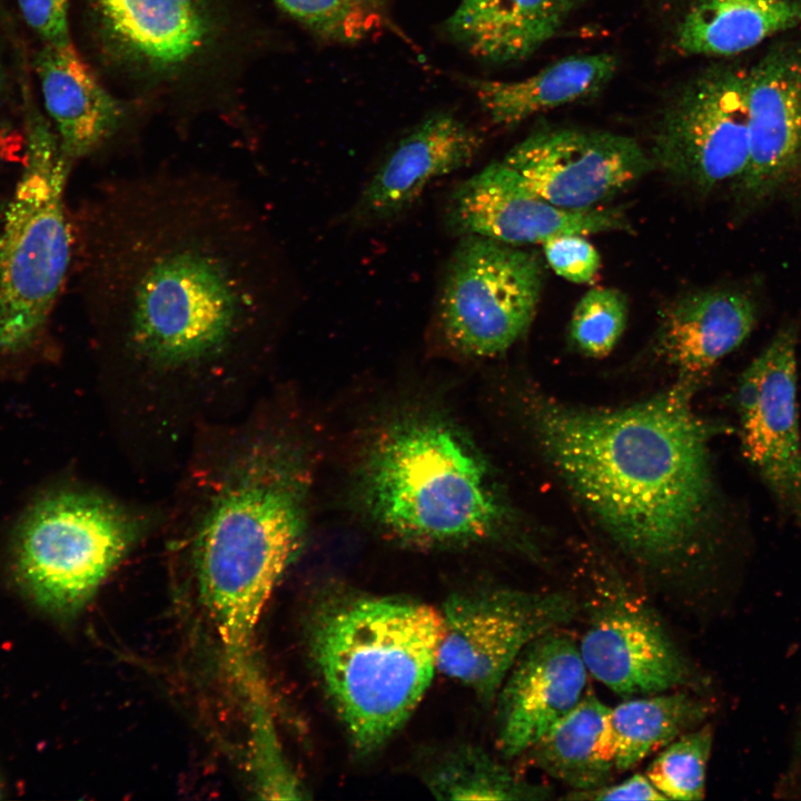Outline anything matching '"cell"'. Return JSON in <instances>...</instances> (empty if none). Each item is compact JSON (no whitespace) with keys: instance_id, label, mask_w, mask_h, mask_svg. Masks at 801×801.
<instances>
[{"instance_id":"cell-1","label":"cell","mask_w":801,"mask_h":801,"mask_svg":"<svg viewBox=\"0 0 801 801\" xmlns=\"http://www.w3.org/2000/svg\"><path fill=\"white\" fill-rule=\"evenodd\" d=\"M98 323L116 360L192 378L257 359L278 325L283 277L258 209L200 171L116 178L93 217Z\"/></svg>"},{"instance_id":"cell-2","label":"cell","mask_w":801,"mask_h":801,"mask_svg":"<svg viewBox=\"0 0 801 801\" xmlns=\"http://www.w3.org/2000/svg\"><path fill=\"white\" fill-rule=\"evenodd\" d=\"M683 380L616 409L527 399L543 452L625 553L659 570L696 555L713 514L709 444L724 426L698 416Z\"/></svg>"},{"instance_id":"cell-3","label":"cell","mask_w":801,"mask_h":801,"mask_svg":"<svg viewBox=\"0 0 801 801\" xmlns=\"http://www.w3.org/2000/svg\"><path fill=\"white\" fill-rule=\"evenodd\" d=\"M194 523L199 597L241 693L259 688L255 634L276 585L299 554L312 484L301 444L255 431L222 459Z\"/></svg>"},{"instance_id":"cell-4","label":"cell","mask_w":801,"mask_h":801,"mask_svg":"<svg viewBox=\"0 0 801 801\" xmlns=\"http://www.w3.org/2000/svg\"><path fill=\"white\" fill-rule=\"evenodd\" d=\"M441 615L417 599L329 586L308 619L310 659L353 750L380 751L437 673Z\"/></svg>"},{"instance_id":"cell-5","label":"cell","mask_w":801,"mask_h":801,"mask_svg":"<svg viewBox=\"0 0 801 801\" xmlns=\"http://www.w3.org/2000/svg\"><path fill=\"white\" fill-rule=\"evenodd\" d=\"M356 505L380 532L414 547L500 542L510 515L487 462L451 418L411 408L366 442L353 479Z\"/></svg>"},{"instance_id":"cell-6","label":"cell","mask_w":801,"mask_h":801,"mask_svg":"<svg viewBox=\"0 0 801 801\" xmlns=\"http://www.w3.org/2000/svg\"><path fill=\"white\" fill-rule=\"evenodd\" d=\"M26 161L0 227V354L41 337L72 254L65 188L72 162L24 90Z\"/></svg>"},{"instance_id":"cell-7","label":"cell","mask_w":801,"mask_h":801,"mask_svg":"<svg viewBox=\"0 0 801 801\" xmlns=\"http://www.w3.org/2000/svg\"><path fill=\"white\" fill-rule=\"evenodd\" d=\"M139 521L83 490L39 498L14 537L17 575L38 604L56 613L83 606L137 538Z\"/></svg>"},{"instance_id":"cell-8","label":"cell","mask_w":801,"mask_h":801,"mask_svg":"<svg viewBox=\"0 0 801 801\" xmlns=\"http://www.w3.org/2000/svg\"><path fill=\"white\" fill-rule=\"evenodd\" d=\"M542 281L535 254L481 236H461L438 290L441 337L465 357L505 353L528 329Z\"/></svg>"},{"instance_id":"cell-9","label":"cell","mask_w":801,"mask_h":801,"mask_svg":"<svg viewBox=\"0 0 801 801\" xmlns=\"http://www.w3.org/2000/svg\"><path fill=\"white\" fill-rule=\"evenodd\" d=\"M438 611L437 672L493 705L522 652L573 621L580 605L562 592L490 586L455 591Z\"/></svg>"},{"instance_id":"cell-10","label":"cell","mask_w":801,"mask_h":801,"mask_svg":"<svg viewBox=\"0 0 801 801\" xmlns=\"http://www.w3.org/2000/svg\"><path fill=\"white\" fill-rule=\"evenodd\" d=\"M748 69L714 65L688 80L666 106L653 158L675 179L701 192L745 172L749 158Z\"/></svg>"},{"instance_id":"cell-11","label":"cell","mask_w":801,"mask_h":801,"mask_svg":"<svg viewBox=\"0 0 801 801\" xmlns=\"http://www.w3.org/2000/svg\"><path fill=\"white\" fill-rule=\"evenodd\" d=\"M798 333L779 329L739 378L741 446L777 503L801 525Z\"/></svg>"},{"instance_id":"cell-12","label":"cell","mask_w":801,"mask_h":801,"mask_svg":"<svg viewBox=\"0 0 801 801\" xmlns=\"http://www.w3.org/2000/svg\"><path fill=\"white\" fill-rule=\"evenodd\" d=\"M502 161L537 195L573 210L601 207L653 167L633 138L577 128L535 131Z\"/></svg>"},{"instance_id":"cell-13","label":"cell","mask_w":801,"mask_h":801,"mask_svg":"<svg viewBox=\"0 0 801 801\" xmlns=\"http://www.w3.org/2000/svg\"><path fill=\"white\" fill-rule=\"evenodd\" d=\"M445 219L458 237L474 235L518 247L561 235L587 236L629 228L624 214L616 208L573 210L553 205L502 160L454 188Z\"/></svg>"},{"instance_id":"cell-14","label":"cell","mask_w":801,"mask_h":801,"mask_svg":"<svg viewBox=\"0 0 801 801\" xmlns=\"http://www.w3.org/2000/svg\"><path fill=\"white\" fill-rule=\"evenodd\" d=\"M749 165L734 185L758 208L801 181V42L780 41L748 69Z\"/></svg>"},{"instance_id":"cell-15","label":"cell","mask_w":801,"mask_h":801,"mask_svg":"<svg viewBox=\"0 0 801 801\" xmlns=\"http://www.w3.org/2000/svg\"><path fill=\"white\" fill-rule=\"evenodd\" d=\"M578 650L590 675L623 696L685 686L691 670L656 614L613 591L593 602Z\"/></svg>"},{"instance_id":"cell-16","label":"cell","mask_w":801,"mask_h":801,"mask_svg":"<svg viewBox=\"0 0 801 801\" xmlns=\"http://www.w3.org/2000/svg\"><path fill=\"white\" fill-rule=\"evenodd\" d=\"M589 675L578 643L560 629L534 640L493 703L501 755L513 759L526 753L584 698Z\"/></svg>"},{"instance_id":"cell-17","label":"cell","mask_w":801,"mask_h":801,"mask_svg":"<svg viewBox=\"0 0 801 801\" xmlns=\"http://www.w3.org/2000/svg\"><path fill=\"white\" fill-rule=\"evenodd\" d=\"M482 142L481 135L453 113L425 118L378 165L356 201L354 218L374 224L399 216L433 182L468 166Z\"/></svg>"},{"instance_id":"cell-18","label":"cell","mask_w":801,"mask_h":801,"mask_svg":"<svg viewBox=\"0 0 801 801\" xmlns=\"http://www.w3.org/2000/svg\"><path fill=\"white\" fill-rule=\"evenodd\" d=\"M756 314L753 299L736 289L688 294L664 310L659 352L685 380L694 382L750 336Z\"/></svg>"},{"instance_id":"cell-19","label":"cell","mask_w":801,"mask_h":801,"mask_svg":"<svg viewBox=\"0 0 801 801\" xmlns=\"http://www.w3.org/2000/svg\"><path fill=\"white\" fill-rule=\"evenodd\" d=\"M34 65L46 110L71 162L92 154L116 134L123 110L71 41L43 43Z\"/></svg>"},{"instance_id":"cell-20","label":"cell","mask_w":801,"mask_h":801,"mask_svg":"<svg viewBox=\"0 0 801 801\" xmlns=\"http://www.w3.org/2000/svg\"><path fill=\"white\" fill-rule=\"evenodd\" d=\"M586 0H462L445 23L471 55L492 63L526 59Z\"/></svg>"},{"instance_id":"cell-21","label":"cell","mask_w":801,"mask_h":801,"mask_svg":"<svg viewBox=\"0 0 801 801\" xmlns=\"http://www.w3.org/2000/svg\"><path fill=\"white\" fill-rule=\"evenodd\" d=\"M107 32L151 66L190 59L206 42L209 21L201 0H90Z\"/></svg>"},{"instance_id":"cell-22","label":"cell","mask_w":801,"mask_h":801,"mask_svg":"<svg viewBox=\"0 0 801 801\" xmlns=\"http://www.w3.org/2000/svg\"><path fill=\"white\" fill-rule=\"evenodd\" d=\"M617 66L616 57L611 53L575 55L521 80L469 83L494 123L513 126L540 112L596 95L611 81Z\"/></svg>"},{"instance_id":"cell-23","label":"cell","mask_w":801,"mask_h":801,"mask_svg":"<svg viewBox=\"0 0 801 801\" xmlns=\"http://www.w3.org/2000/svg\"><path fill=\"white\" fill-rule=\"evenodd\" d=\"M610 710L599 698L586 693L526 752L533 764L570 787L572 793L610 783L616 771Z\"/></svg>"},{"instance_id":"cell-24","label":"cell","mask_w":801,"mask_h":801,"mask_svg":"<svg viewBox=\"0 0 801 801\" xmlns=\"http://www.w3.org/2000/svg\"><path fill=\"white\" fill-rule=\"evenodd\" d=\"M801 26V0H696L676 29L685 55L732 56Z\"/></svg>"},{"instance_id":"cell-25","label":"cell","mask_w":801,"mask_h":801,"mask_svg":"<svg viewBox=\"0 0 801 801\" xmlns=\"http://www.w3.org/2000/svg\"><path fill=\"white\" fill-rule=\"evenodd\" d=\"M709 705L684 691L631 698L610 710L616 771H627L705 720Z\"/></svg>"},{"instance_id":"cell-26","label":"cell","mask_w":801,"mask_h":801,"mask_svg":"<svg viewBox=\"0 0 801 801\" xmlns=\"http://www.w3.org/2000/svg\"><path fill=\"white\" fill-rule=\"evenodd\" d=\"M429 793L439 800H545L548 787L514 772L485 749L457 744L433 758L422 771Z\"/></svg>"},{"instance_id":"cell-27","label":"cell","mask_w":801,"mask_h":801,"mask_svg":"<svg viewBox=\"0 0 801 801\" xmlns=\"http://www.w3.org/2000/svg\"><path fill=\"white\" fill-rule=\"evenodd\" d=\"M288 16L322 39L355 43L387 21L386 0H275Z\"/></svg>"},{"instance_id":"cell-28","label":"cell","mask_w":801,"mask_h":801,"mask_svg":"<svg viewBox=\"0 0 801 801\" xmlns=\"http://www.w3.org/2000/svg\"><path fill=\"white\" fill-rule=\"evenodd\" d=\"M713 733L710 725L690 730L662 748L646 769V777L666 800H701Z\"/></svg>"},{"instance_id":"cell-29","label":"cell","mask_w":801,"mask_h":801,"mask_svg":"<svg viewBox=\"0 0 801 801\" xmlns=\"http://www.w3.org/2000/svg\"><path fill=\"white\" fill-rule=\"evenodd\" d=\"M627 313V299L622 291L609 287L590 289L572 313L571 342L585 356L609 355L625 329Z\"/></svg>"},{"instance_id":"cell-30","label":"cell","mask_w":801,"mask_h":801,"mask_svg":"<svg viewBox=\"0 0 801 801\" xmlns=\"http://www.w3.org/2000/svg\"><path fill=\"white\" fill-rule=\"evenodd\" d=\"M249 750L256 790L264 799H304L306 789L285 756L271 711L249 716Z\"/></svg>"},{"instance_id":"cell-31","label":"cell","mask_w":801,"mask_h":801,"mask_svg":"<svg viewBox=\"0 0 801 801\" xmlns=\"http://www.w3.org/2000/svg\"><path fill=\"white\" fill-rule=\"evenodd\" d=\"M542 245L548 265L568 281L590 283L600 269L599 251L582 235H561Z\"/></svg>"},{"instance_id":"cell-32","label":"cell","mask_w":801,"mask_h":801,"mask_svg":"<svg viewBox=\"0 0 801 801\" xmlns=\"http://www.w3.org/2000/svg\"><path fill=\"white\" fill-rule=\"evenodd\" d=\"M28 26L43 43L71 41L68 24L69 0H17Z\"/></svg>"},{"instance_id":"cell-33","label":"cell","mask_w":801,"mask_h":801,"mask_svg":"<svg viewBox=\"0 0 801 801\" xmlns=\"http://www.w3.org/2000/svg\"><path fill=\"white\" fill-rule=\"evenodd\" d=\"M575 800H666L646 774L635 773L619 783H607L599 789L570 793Z\"/></svg>"},{"instance_id":"cell-34","label":"cell","mask_w":801,"mask_h":801,"mask_svg":"<svg viewBox=\"0 0 801 801\" xmlns=\"http://www.w3.org/2000/svg\"><path fill=\"white\" fill-rule=\"evenodd\" d=\"M1 86H2V71H1V65H0V89H1Z\"/></svg>"},{"instance_id":"cell-35","label":"cell","mask_w":801,"mask_h":801,"mask_svg":"<svg viewBox=\"0 0 801 801\" xmlns=\"http://www.w3.org/2000/svg\"><path fill=\"white\" fill-rule=\"evenodd\" d=\"M801 739V738H800Z\"/></svg>"}]
</instances>
